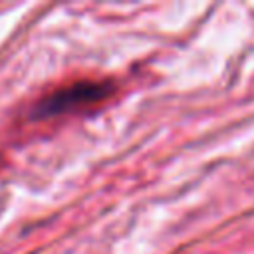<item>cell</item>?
<instances>
[{
	"label": "cell",
	"mask_w": 254,
	"mask_h": 254,
	"mask_svg": "<svg viewBox=\"0 0 254 254\" xmlns=\"http://www.w3.org/2000/svg\"><path fill=\"white\" fill-rule=\"evenodd\" d=\"M113 93H115V83L111 79H79L40 97L32 105L30 117L52 119L67 113H77L107 101Z\"/></svg>",
	"instance_id": "cell-1"
}]
</instances>
